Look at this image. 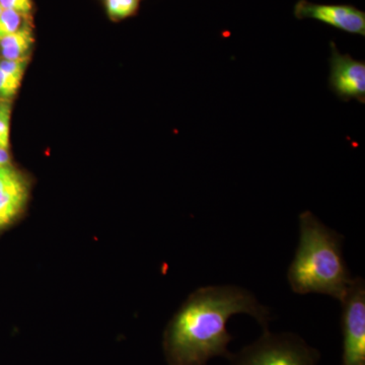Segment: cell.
Listing matches in <instances>:
<instances>
[{
  "label": "cell",
  "mask_w": 365,
  "mask_h": 365,
  "mask_svg": "<svg viewBox=\"0 0 365 365\" xmlns=\"http://www.w3.org/2000/svg\"><path fill=\"white\" fill-rule=\"evenodd\" d=\"M2 9H11L21 14H26L32 11V0H0Z\"/></svg>",
  "instance_id": "15"
},
{
  "label": "cell",
  "mask_w": 365,
  "mask_h": 365,
  "mask_svg": "<svg viewBox=\"0 0 365 365\" xmlns=\"http://www.w3.org/2000/svg\"><path fill=\"white\" fill-rule=\"evenodd\" d=\"M299 220V246L287 271L290 288L294 294H325L341 302L354 278L343 255L344 237L311 211Z\"/></svg>",
  "instance_id": "2"
},
{
  "label": "cell",
  "mask_w": 365,
  "mask_h": 365,
  "mask_svg": "<svg viewBox=\"0 0 365 365\" xmlns=\"http://www.w3.org/2000/svg\"><path fill=\"white\" fill-rule=\"evenodd\" d=\"M1 11H2V7H1V6H0V14H1Z\"/></svg>",
  "instance_id": "17"
},
{
  "label": "cell",
  "mask_w": 365,
  "mask_h": 365,
  "mask_svg": "<svg viewBox=\"0 0 365 365\" xmlns=\"http://www.w3.org/2000/svg\"><path fill=\"white\" fill-rule=\"evenodd\" d=\"M21 83V79L14 78V76L0 69V98H13L20 88Z\"/></svg>",
  "instance_id": "13"
},
{
  "label": "cell",
  "mask_w": 365,
  "mask_h": 365,
  "mask_svg": "<svg viewBox=\"0 0 365 365\" xmlns=\"http://www.w3.org/2000/svg\"><path fill=\"white\" fill-rule=\"evenodd\" d=\"M26 64L28 60L18 59V60H7L2 59L0 61V69L14 76L19 79H23L24 73H25Z\"/></svg>",
  "instance_id": "14"
},
{
  "label": "cell",
  "mask_w": 365,
  "mask_h": 365,
  "mask_svg": "<svg viewBox=\"0 0 365 365\" xmlns=\"http://www.w3.org/2000/svg\"><path fill=\"white\" fill-rule=\"evenodd\" d=\"M28 199V185L16 187L0 194V230L18 217Z\"/></svg>",
  "instance_id": "8"
},
{
  "label": "cell",
  "mask_w": 365,
  "mask_h": 365,
  "mask_svg": "<svg viewBox=\"0 0 365 365\" xmlns=\"http://www.w3.org/2000/svg\"><path fill=\"white\" fill-rule=\"evenodd\" d=\"M329 88L344 102L359 101L365 104V62L341 54L331 43Z\"/></svg>",
  "instance_id": "5"
},
{
  "label": "cell",
  "mask_w": 365,
  "mask_h": 365,
  "mask_svg": "<svg viewBox=\"0 0 365 365\" xmlns=\"http://www.w3.org/2000/svg\"><path fill=\"white\" fill-rule=\"evenodd\" d=\"M11 112V105L9 103H0V144L6 148H9Z\"/></svg>",
  "instance_id": "12"
},
{
  "label": "cell",
  "mask_w": 365,
  "mask_h": 365,
  "mask_svg": "<svg viewBox=\"0 0 365 365\" xmlns=\"http://www.w3.org/2000/svg\"><path fill=\"white\" fill-rule=\"evenodd\" d=\"M33 44L32 30L28 26H23L16 32L0 41V51L4 59H25Z\"/></svg>",
  "instance_id": "7"
},
{
  "label": "cell",
  "mask_w": 365,
  "mask_h": 365,
  "mask_svg": "<svg viewBox=\"0 0 365 365\" xmlns=\"http://www.w3.org/2000/svg\"><path fill=\"white\" fill-rule=\"evenodd\" d=\"M343 347L341 365H365V282L353 278L342 299Z\"/></svg>",
  "instance_id": "4"
},
{
  "label": "cell",
  "mask_w": 365,
  "mask_h": 365,
  "mask_svg": "<svg viewBox=\"0 0 365 365\" xmlns=\"http://www.w3.org/2000/svg\"><path fill=\"white\" fill-rule=\"evenodd\" d=\"M140 0H107L108 16L114 21L124 20L138 11Z\"/></svg>",
  "instance_id": "9"
},
{
  "label": "cell",
  "mask_w": 365,
  "mask_h": 365,
  "mask_svg": "<svg viewBox=\"0 0 365 365\" xmlns=\"http://www.w3.org/2000/svg\"><path fill=\"white\" fill-rule=\"evenodd\" d=\"M23 16L25 14L16 13L11 9H2L0 14V41L21 28Z\"/></svg>",
  "instance_id": "10"
},
{
  "label": "cell",
  "mask_w": 365,
  "mask_h": 365,
  "mask_svg": "<svg viewBox=\"0 0 365 365\" xmlns=\"http://www.w3.org/2000/svg\"><path fill=\"white\" fill-rule=\"evenodd\" d=\"M294 16L299 20L313 19L346 33L365 36V14L355 6L317 4L299 0L294 6Z\"/></svg>",
  "instance_id": "6"
},
{
  "label": "cell",
  "mask_w": 365,
  "mask_h": 365,
  "mask_svg": "<svg viewBox=\"0 0 365 365\" xmlns=\"http://www.w3.org/2000/svg\"><path fill=\"white\" fill-rule=\"evenodd\" d=\"M6 165H11L9 150L0 148V167H6Z\"/></svg>",
  "instance_id": "16"
},
{
  "label": "cell",
  "mask_w": 365,
  "mask_h": 365,
  "mask_svg": "<svg viewBox=\"0 0 365 365\" xmlns=\"http://www.w3.org/2000/svg\"><path fill=\"white\" fill-rule=\"evenodd\" d=\"M230 365H319L321 353L294 333H271L230 357Z\"/></svg>",
  "instance_id": "3"
},
{
  "label": "cell",
  "mask_w": 365,
  "mask_h": 365,
  "mask_svg": "<svg viewBox=\"0 0 365 365\" xmlns=\"http://www.w3.org/2000/svg\"><path fill=\"white\" fill-rule=\"evenodd\" d=\"M26 184L25 178L11 165L0 167V194Z\"/></svg>",
  "instance_id": "11"
},
{
  "label": "cell",
  "mask_w": 365,
  "mask_h": 365,
  "mask_svg": "<svg viewBox=\"0 0 365 365\" xmlns=\"http://www.w3.org/2000/svg\"><path fill=\"white\" fill-rule=\"evenodd\" d=\"M247 314L269 330L270 309L249 290L237 285L199 288L190 295L170 322L163 336V350L169 365H207L215 357L230 359L232 336L228 319Z\"/></svg>",
  "instance_id": "1"
}]
</instances>
